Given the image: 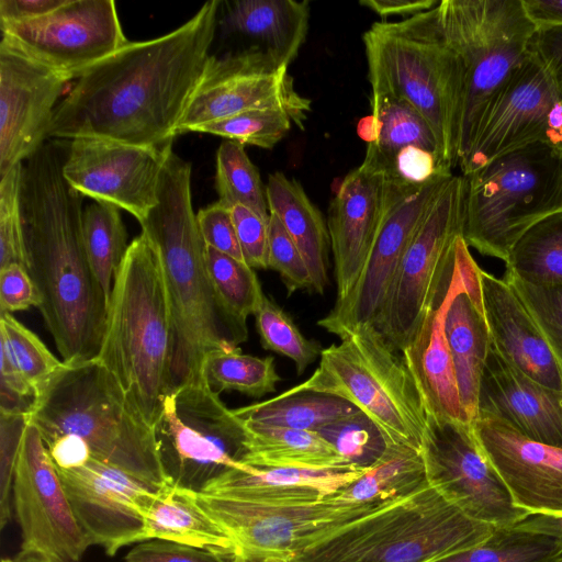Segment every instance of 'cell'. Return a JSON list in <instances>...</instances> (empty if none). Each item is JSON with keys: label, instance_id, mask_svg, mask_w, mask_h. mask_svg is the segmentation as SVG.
I'll use <instances>...</instances> for the list:
<instances>
[{"label": "cell", "instance_id": "16", "mask_svg": "<svg viewBox=\"0 0 562 562\" xmlns=\"http://www.w3.org/2000/svg\"><path fill=\"white\" fill-rule=\"evenodd\" d=\"M440 175L422 186L386 178V202L361 273L350 293L335 301L317 324L342 338L363 325L376 324L403 256L435 196L452 176Z\"/></svg>", "mask_w": 562, "mask_h": 562}, {"label": "cell", "instance_id": "52", "mask_svg": "<svg viewBox=\"0 0 562 562\" xmlns=\"http://www.w3.org/2000/svg\"><path fill=\"white\" fill-rule=\"evenodd\" d=\"M196 222L206 246L245 261L233 221L232 209L217 201L201 209L196 214Z\"/></svg>", "mask_w": 562, "mask_h": 562}, {"label": "cell", "instance_id": "31", "mask_svg": "<svg viewBox=\"0 0 562 562\" xmlns=\"http://www.w3.org/2000/svg\"><path fill=\"white\" fill-rule=\"evenodd\" d=\"M266 196L269 213L280 220L307 266L312 292L323 294L328 284L330 239L322 213L300 182L280 171L269 176Z\"/></svg>", "mask_w": 562, "mask_h": 562}, {"label": "cell", "instance_id": "21", "mask_svg": "<svg viewBox=\"0 0 562 562\" xmlns=\"http://www.w3.org/2000/svg\"><path fill=\"white\" fill-rule=\"evenodd\" d=\"M56 470L91 546L112 557L125 546L142 542L144 516L157 491L92 458L80 468Z\"/></svg>", "mask_w": 562, "mask_h": 562}, {"label": "cell", "instance_id": "29", "mask_svg": "<svg viewBox=\"0 0 562 562\" xmlns=\"http://www.w3.org/2000/svg\"><path fill=\"white\" fill-rule=\"evenodd\" d=\"M368 469L358 464L330 470L251 467L225 471L198 492L260 504L312 503L351 484Z\"/></svg>", "mask_w": 562, "mask_h": 562}, {"label": "cell", "instance_id": "58", "mask_svg": "<svg viewBox=\"0 0 562 562\" xmlns=\"http://www.w3.org/2000/svg\"><path fill=\"white\" fill-rule=\"evenodd\" d=\"M437 0H360L359 4L381 16L417 14L435 8Z\"/></svg>", "mask_w": 562, "mask_h": 562}, {"label": "cell", "instance_id": "27", "mask_svg": "<svg viewBox=\"0 0 562 562\" xmlns=\"http://www.w3.org/2000/svg\"><path fill=\"white\" fill-rule=\"evenodd\" d=\"M480 277L492 347L530 379L562 392V369L518 295L503 278L482 269Z\"/></svg>", "mask_w": 562, "mask_h": 562}, {"label": "cell", "instance_id": "38", "mask_svg": "<svg viewBox=\"0 0 562 562\" xmlns=\"http://www.w3.org/2000/svg\"><path fill=\"white\" fill-rule=\"evenodd\" d=\"M82 234L91 269L110 299L130 246L119 207L99 201L88 205L82 213Z\"/></svg>", "mask_w": 562, "mask_h": 562}, {"label": "cell", "instance_id": "59", "mask_svg": "<svg viewBox=\"0 0 562 562\" xmlns=\"http://www.w3.org/2000/svg\"><path fill=\"white\" fill-rule=\"evenodd\" d=\"M513 527L547 535L562 543V514H531Z\"/></svg>", "mask_w": 562, "mask_h": 562}, {"label": "cell", "instance_id": "14", "mask_svg": "<svg viewBox=\"0 0 562 562\" xmlns=\"http://www.w3.org/2000/svg\"><path fill=\"white\" fill-rule=\"evenodd\" d=\"M532 144L562 154V92L533 48L487 104L458 166L468 176L501 155Z\"/></svg>", "mask_w": 562, "mask_h": 562}, {"label": "cell", "instance_id": "5", "mask_svg": "<svg viewBox=\"0 0 562 562\" xmlns=\"http://www.w3.org/2000/svg\"><path fill=\"white\" fill-rule=\"evenodd\" d=\"M172 324L160 257L142 233L128 246L108 305L99 360L155 426L169 393Z\"/></svg>", "mask_w": 562, "mask_h": 562}, {"label": "cell", "instance_id": "53", "mask_svg": "<svg viewBox=\"0 0 562 562\" xmlns=\"http://www.w3.org/2000/svg\"><path fill=\"white\" fill-rule=\"evenodd\" d=\"M234 560L205 549L160 539L140 542L125 557V562H233Z\"/></svg>", "mask_w": 562, "mask_h": 562}, {"label": "cell", "instance_id": "60", "mask_svg": "<svg viewBox=\"0 0 562 562\" xmlns=\"http://www.w3.org/2000/svg\"><path fill=\"white\" fill-rule=\"evenodd\" d=\"M524 4L538 26L562 24V0H524Z\"/></svg>", "mask_w": 562, "mask_h": 562}, {"label": "cell", "instance_id": "63", "mask_svg": "<svg viewBox=\"0 0 562 562\" xmlns=\"http://www.w3.org/2000/svg\"><path fill=\"white\" fill-rule=\"evenodd\" d=\"M1 562H15V561H14V560H11V559H7V558H4V559H2V561H1Z\"/></svg>", "mask_w": 562, "mask_h": 562}, {"label": "cell", "instance_id": "55", "mask_svg": "<svg viewBox=\"0 0 562 562\" xmlns=\"http://www.w3.org/2000/svg\"><path fill=\"white\" fill-rule=\"evenodd\" d=\"M448 172L452 170L442 168L435 154L418 147H407L396 155L386 178L406 184L422 186Z\"/></svg>", "mask_w": 562, "mask_h": 562}, {"label": "cell", "instance_id": "18", "mask_svg": "<svg viewBox=\"0 0 562 562\" xmlns=\"http://www.w3.org/2000/svg\"><path fill=\"white\" fill-rule=\"evenodd\" d=\"M289 67L252 49L224 57L210 56L182 119L178 134L252 110H282L304 128L311 100L294 87Z\"/></svg>", "mask_w": 562, "mask_h": 562}, {"label": "cell", "instance_id": "42", "mask_svg": "<svg viewBox=\"0 0 562 562\" xmlns=\"http://www.w3.org/2000/svg\"><path fill=\"white\" fill-rule=\"evenodd\" d=\"M205 257L213 283L228 308L245 321L255 315L265 294L254 269L209 246Z\"/></svg>", "mask_w": 562, "mask_h": 562}, {"label": "cell", "instance_id": "64", "mask_svg": "<svg viewBox=\"0 0 562 562\" xmlns=\"http://www.w3.org/2000/svg\"><path fill=\"white\" fill-rule=\"evenodd\" d=\"M557 562H562V555L559 558V560Z\"/></svg>", "mask_w": 562, "mask_h": 562}, {"label": "cell", "instance_id": "40", "mask_svg": "<svg viewBox=\"0 0 562 562\" xmlns=\"http://www.w3.org/2000/svg\"><path fill=\"white\" fill-rule=\"evenodd\" d=\"M561 555L562 543L558 539L505 527L479 544L435 562H557Z\"/></svg>", "mask_w": 562, "mask_h": 562}, {"label": "cell", "instance_id": "20", "mask_svg": "<svg viewBox=\"0 0 562 562\" xmlns=\"http://www.w3.org/2000/svg\"><path fill=\"white\" fill-rule=\"evenodd\" d=\"M172 143L143 147L100 137L71 139L63 167L83 196L123 209L140 222L158 201L159 178Z\"/></svg>", "mask_w": 562, "mask_h": 562}, {"label": "cell", "instance_id": "2", "mask_svg": "<svg viewBox=\"0 0 562 562\" xmlns=\"http://www.w3.org/2000/svg\"><path fill=\"white\" fill-rule=\"evenodd\" d=\"M69 144L45 142L23 165L21 204L26 270L38 310L66 364L98 357L109 297L95 278L82 234L83 195L65 179Z\"/></svg>", "mask_w": 562, "mask_h": 562}, {"label": "cell", "instance_id": "44", "mask_svg": "<svg viewBox=\"0 0 562 562\" xmlns=\"http://www.w3.org/2000/svg\"><path fill=\"white\" fill-rule=\"evenodd\" d=\"M0 340L8 346L15 366L37 396L64 366L33 331L10 313L0 314Z\"/></svg>", "mask_w": 562, "mask_h": 562}, {"label": "cell", "instance_id": "30", "mask_svg": "<svg viewBox=\"0 0 562 562\" xmlns=\"http://www.w3.org/2000/svg\"><path fill=\"white\" fill-rule=\"evenodd\" d=\"M308 21L306 0H238L229 3L222 25L257 41L260 53L289 67L305 42Z\"/></svg>", "mask_w": 562, "mask_h": 562}, {"label": "cell", "instance_id": "36", "mask_svg": "<svg viewBox=\"0 0 562 562\" xmlns=\"http://www.w3.org/2000/svg\"><path fill=\"white\" fill-rule=\"evenodd\" d=\"M247 423L316 431L360 412L340 397L296 386L277 397L233 409Z\"/></svg>", "mask_w": 562, "mask_h": 562}, {"label": "cell", "instance_id": "15", "mask_svg": "<svg viewBox=\"0 0 562 562\" xmlns=\"http://www.w3.org/2000/svg\"><path fill=\"white\" fill-rule=\"evenodd\" d=\"M21 530L15 562H80L91 546L81 529L38 428L29 422L12 484Z\"/></svg>", "mask_w": 562, "mask_h": 562}, {"label": "cell", "instance_id": "56", "mask_svg": "<svg viewBox=\"0 0 562 562\" xmlns=\"http://www.w3.org/2000/svg\"><path fill=\"white\" fill-rule=\"evenodd\" d=\"M532 48L549 67L562 92V24L538 26Z\"/></svg>", "mask_w": 562, "mask_h": 562}, {"label": "cell", "instance_id": "11", "mask_svg": "<svg viewBox=\"0 0 562 562\" xmlns=\"http://www.w3.org/2000/svg\"><path fill=\"white\" fill-rule=\"evenodd\" d=\"M465 179L452 175L435 196L398 266L375 324L402 352L447 289L454 245L463 237Z\"/></svg>", "mask_w": 562, "mask_h": 562}, {"label": "cell", "instance_id": "8", "mask_svg": "<svg viewBox=\"0 0 562 562\" xmlns=\"http://www.w3.org/2000/svg\"><path fill=\"white\" fill-rule=\"evenodd\" d=\"M353 404L380 429L387 447L422 449L427 413L403 356L374 325L324 348L314 373L297 385Z\"/></svg>", "mask_w": 562, "mask_h": 562}, {"label": "cell", "instance_id": "50", "mask_svg": "<svg viewBox=\"0 0 562 562\" xmlns=\"http://www.w3.org/2000/svg\"><path fill=\"white\" fill-rule=\"evenodd\" d=\"M27 424V414L0 413V527L2 529L12 516L10 495L15 463Z\"/></svg>", "mask_w": 562, "mask_h": 562}, {"label": "cell", "instance_id": "10", "mask_svg": "<svg viewBox=\"0 0 562 562\" xmlns=\"http://www.w3.org/2000/svg\"><path fill=\"white\" fill-rule=\"evenodd\" d=\"M438 10L462 71L459 162L490 101L531 54L538 25L524 0H442Z\"/></svg>", "mask_w": 562, "mask_h": 562}, {"label": "cell", "instance_id": "61", "mask_svg": "<svg viewBox=\"0 0 562 562\" xmlns=\"http://www.w3.org/2000/svg\"><path fill=\"white\" fill-rule=\"evenodd\" d=\"M359 136L368 144L376 139V124L374 117L370 114L360 120L357 127Z\"/></svg>", "mask_w": 562, "mask_h": 562}, {"label": "cell", "instance_id": "19", "mask_svg": "<svg viewBox=\"0 0 562 562\" xmlns=\"http://www.w3.org/2000/svg\"><path fill=\"white\" fill-rule=\"evenodd\" d=\"M0 26L1 41L68 80L128 43L113 0H66L43 16Z\"/></svg>", "mask_w": 562, "mask_h": 562}, {"label": "cell", "instance_id": "51", "mask_svg": "<svg viewBox=\"0 0 562 562\" xmlns=\"http://www.w3.org/2000/svg\"><path fill=\"white\" fill-rule=\"evenodd\" d=\"M232 216L245 262L252 269H268L269 218L244 205L233 206Z\"/></svg>", "mask_w": 562, "mask_h": 562}, {"label": "cell", "instance_id": "46", "mask_svg": "<svg viewBox=\"0 0 562 562\" xmlns=\"http://www.w3.org/2000/svg\"><path fill=\"white\" fill-rule=\"evenodd\" d=\"M351 463L370 467L386 449L376 425L361 411L316 430Z\"/></svg>", "mask_w": 562, "mask_h": 562}, {"label": "cell", "instance_id": "3", "mask_svg": "<svg viewBox=\"0 0 562 562\" xmlns=\"http://www.w3.org/2000/svg\"><path fill=\"white\" fill-rule=\"evenodd\" d=\"M191 172V164L171 147L159 178L158 201L139 222L160 257L168 292L169 393L200 379L210 353L236 349L248 338L246 321L228 308L209 272L206 245L192 206Z\"/></svg>", "mask_w": 562, "mask_h": 562}, {"label": "cell", "instance_id": "24", "mask_svg": "<svg viewBox=\"0 0 562 562\" xmlns=\"http://www.w3.org/2000/svg\"><path fill=\"white\" fill-rule=\"evenodd\" d=\"M386 202V178L361 164L341 181L328 207L327 228L334 258L336 301L356 284Z\"/></svg>", "mask_w": 562, "mask_h": 562}, {"label": "cell", "instance_id": "9", "mask_svg": "<svg viewBox=\"0 0 562 562\" xmlns=\"http://www.w3.org/2000/svg\"><path fill=\"white\" fill-rule=\"evenodd\" d=\"M465 179L463 239L506 262L521 235L562 210V154L543 144L501 155Z\"/></svg>", "mask_w": 562, "mask_h": 562}, {"label": "cell", "instance_id": "22", "mask_svg": "<svg viewBox=\"0 0 562 562\" xmlns=\"http://www.w3.org/2000/svg\"><path fill=\"white\" fill-rule=\"evenodd\" d=\"M68 81L1 41L0 177L45 143Z\"/></svg>", "mask_w": 562, "mask_h": 562}, {"label": "cell", "instance_id": "28", "mask_svg": "<svg viewBox=\"0 0 562 562\" xmlns=\"http://www.w3.org/2000/svg\"><path fill=\"white\" fill-rule=\"evenodd\" d=\"M480 272L481 268L468 250L461 281L445 317V334L459 396L465 417L471 424L477 417L480 381L491 348Z\"/></svg>", "mask_w": 562, "mask_h": 562}, {"label": "cell", "instance_id": "54", "mask_svg": "<svg viewBox=\"0 0 562 562\" xmlns=\"http://www.w3.org/2000/svg\"><path fill=\"white\" fill-rule=\"evenodd\" d=\"M40 303L37 289L24 266L0 268V314L38 307Z\"/></svg>", "mask_w": 562, "mask_h": 562}, {"label": "cell", "instance_id": "23", "mask_svg": "<svg viewBox=\"0 0 562 562\" xmlns=\"http://www.w3.org/2000/svg\"><path fill=\"white\" fill-rule=\"evenodd\" d=\"M472 426L516 507L562 514V448L528 439L494 417L477 416Z\"/></svg>", "mask_w": 562, "mask_h": 562}, {"label": "cell", "instance_id": "34", "mask_svg": "<svg viewBox=\"0 0 562 562\" xmlns=\"http://www.w3.org/2000/svg\"><path fill=\"white\" fill-rule=\"evenodd\" d=\"M370 104L376 139L368 144L363 165L386 177L401 150L418 147L435 154L440 166L447 169L432 127L409 102L393 94L371 93Z\"/></svg>", "mask_w": 562, "mask_h": 562}, {"label": "cell", "instance_id": "47", "mask_svg": "<svg viewBox=\"0 0 562 562\" xmlns=\"http://www.w3.org/2000/svg\"><path fill=\"white\" fill-rule=\"evenodd\" d=\"M503 279L525 305L562 369V285L532 284L508 272Z\"/></svg>", "mask_w": 562, "mask_h": 562}, {"label": "cell", "instance_id": "4", "mask_svg": "<svg viewBox=\"0 0 562 562\" xmlns=\"http://www.w3.org/2000/svg\"><path fill=\"white\" fill-rule=\"evenodd\" d=\"M29 422L38 428L44 443L72 436L87 445L92 459L125 471L155 491L173 484L154 427L97 359L64 363L38 394Z\"/></svg>", "mask_w": 562, "mask_h": 562}, {"label": "cell", "instance_id": "1", "mask_svg": "<svg viewBox=\"0 0 562 562\" xmlns=\"http://www.w3.org/2000/svg\"><path fill=\"white\" fill-rule=\"evenodd\" d=\"M220 5L207 1L172 32L128 42L87 69L57 105L48 137L143 147L172 143L211 56Z\"/></svg>", "mask_w": 562, "mask_h": 562}, {"label": "cell", "instance_id": "49", "mask_svg": "<svg viewBox=\"0 0 562 562\" xmlns=\"http://www.w3.org/2000/svg\"><path fill=\"white\" fill-rule=\"evenodd\" d=\"M268 269L277 271L288 293L299 290L312 292L307 266L280 220L270 213Z\"/></svg>", "mask_w": 562, "mask_h": 562}, {"label": "cell", "instance_id": "17", "mask_svg": "<svg viewBox=\"0 0 562 562\" xmlns=\"http://www.w3.org/2000/svg\"><path fill=\"white\" fill-rule=\"evenodd\" d=\"M420 453L429 485L470 518L505 528L529 516L514 505L472 424L427 415Z\"/></svg>", "mask_w": 562, "mask_h": 562}, {"label": "cell", "instance_id": "39", "mask_svg": "<svg viewBox=\"0 0 562 562\" xmlns=\"http://www.w3.org/2000/svg\"><path fill=\"white\" fill-rule=\"evenodd\" d=\"M201 373L210 389L217 394L237 391L256 398L273 393L281 381L273 357L246 355L239 347L210 353L203 361Z\"/></svg>", "mask_w": 562, "mask_h": 562}, {"label": "cell", "instance_id": "7", "mask_svg": "<svg viewBox=\"0 0 562 562\" xmlns=\"http://www.w3.org/2000/svg\"><path fill=\"white\" fill-rule=\"evenodd\" d=\"M497 528L423 490L346 525L288 562H435L486 540Z\"/></svg>", "mask_w": 562, "mask_h": 562}, {"label": "cell", "instance_id": "43", "mask_svg": "<svg viewBox=\"0 0 562 562\" xmlns=\"http://www.w3.org/2000/svg\"><path fill=\"white\" fill-rule=\"evenodd\" d=\"M255 317L262 347L291 359L299 375L321 357L319 344L306 338L293 319L268 296H263Z\"/></svg>", "mask_w": 562, "mask_h": 562}, {"label": "cell", "instance_id": "45", "mask_svg": "<svg viewBox=\"0 0 562 562\" xmlns=\"http://www.w3.org/2000/svg\"><path fill=\"white\" fill-rule=\"evenodd\" d=\"M293 121L282 110H252L194 127L191 132L222 136L241 145L271 149L290 131Z\"/></svg>", "mask_w": 562, "mask_h": 562}, {"label": "cell", "instance_id": "32", "mask_svg": "<svg viewBox=\"0 0 562 562\" xmlns=\"http://www.w3.org/2000/svg\"><path fill=\"white\" fill-rule=\"evenodd\" d=\"M153 539L205 549L231 560L236 558L232 539L198 505L194 490L176 483L158 490L145 513L142 542Z\"/></svg>", "mask_w": 562, "mask_h": 562}, {"label": "cell", "instance_id": "37", "mask_svg": "<svg viewBox=\"0 0 562 562\" xmlns=\"http://www.w3.org/2000/svg\"><path fill=\"white\" fill-rule=\"evenodd\" d=\"M505 272L539 285H562V210L528 228L510 249Z\"/></svg>", "mask_w": 562, "mask_h": 562}, {"label": "cell", "instance_id": "57", "mask_svg": "<svg viewBox=\"0 0 562 562\" xmlns=\"http://www.w3.org/2000/svg\"><path fill=\"white\" fill-rule=\"evenodd\" d=\"M66 0H0V24L20 23L43 16Z\"/></svg>", "mask_w": 562, "mask_h": 562}, {"label": "cell", "instance_id": "6", "mask_svg": "<svg viewBox=\"0 0 562 562\" xmlns=\"http://www.w3.org/2000/svg\"><path fill=\"white\" fill-rule=\"evenodd\" d=\"M438 4L401 21L375 22L362 38L371 93L409 102L429 122L442 165L452 170L458 165L463 82Z\"/></svg>", "mask_w": 562, "mask_h": 562}, {"label": "cell", "instance_id": "25", "mask_svg": "<svg viewBox=\"0 0 562 562\" xmlns=\"http://www.w3.org/2000/svg\"><path fill=\"white\" fill-rule=\"evenodd\" d=\"M477 416L501 419L528 439L562 448V392L514 368L492 345L480 381Z\"/></svg>", "mask_w": 562, "mask_h": 562}, {"label": "cell", "instance_id": "26", "mask_svg": "<svg viewBox=\"0 0 562 562\" xmlns=\"http://www.w3.org/2000/svg\"><path fill=\"white\" fill-rule=\"evenodd\" d=\"M468 250L463 237H459L454 245L452 273L447 289L426 315L413 340L401 352L417 384L427 415L464 423L469 422L459 396L445 334V317L461 281Z\"/></svg>", "mask_w": 562, "mask_h": 562}, {"label": "cell", "instance_id": "35", "mask_svg": "<svg viewBox=\"0 0 562 562\" xmlns=\"http://www.w3.org/2000/svg\"><path fill=\"white\" fill-rule=\"evenodd\" d=\"M428 485L419 451L386 447L362 476L329 495V498L344 506L382 505L405 498Z\"/></svg>", "mask_w": 562, "mask_h": 562}, {"label": "cell", "instance_id": "12", "mask_svg": "<svg viewBox=\"0 0 562 562\" xmlns=\"http://www.w3.org/2000/svg\"><path fill=\"white\" fill-rule=\"evenodd\" d=\"M159 454L173 483L199 491L228 470L247 471L244 422L228 409L203 376L164 401L154 426Z\"/></svg>", "mask_w": 562, "mask_h": 562}, {"label": "cell", "instance_id": "48", "mask_svg": "<svg viewBox=\"0 0 562 562\" xmlns=\"http://www.w3.org/2000/svg\"><path fill=\"white\" fill-rule=\"evenodd\" d=\"M23 164L0 177V268L19 263L26 268L21 186Z\"/></svg>", "mask_w": 562, "mask_h": 562}, {"label": "cell", "instance_id": "33", "mask_svg": "<svg viewBox=\"0 0 562 562\" xmlns=\"http://www.w3.org/2000/svg\"><path fill=\"white\" fill-rule=\"evenodd\" d=\"M244 424L246 439L241 463L245 465L306 470H330L355 465L316 431L247 422Z\"/></svg>", "mask_w": 562, "mask_h": 562}, {"label": "cell", "instance_id": "13", "mask_svg": "<svg viewBox=\"0 0 562 562\" xmlns=\"http://www.w3.org/2000/svg\"><path fill=\"white\" fill-rule=\"evenodd\" d=\"M194 498L229 536L235 559L244 562H288L294 553L391 504L344 506L328 495L312 503L272 505L198 491Z\"/></svg>", "mask_w": 562, "mask_h": 562}, {"label": "cell", "instance_id": "62", "mask_svg": "<svg viewBox=\"0 0 562 562\" xmlns=\"http://www.w3.org/2000/svg\"><path fill=\"white\" fill-rule=\"evenodd\" d=\"M233 562H244V561H240L238 559H235ZM269 562H286V561H269Z\"/></svg>", "mask_w": 562, "mask_h": 562}, {"label": "cell", "instance_id": "41", "mask_svg": "<svg viewBox=\"0 0 562 562\" xmlns=\"http://www.w3.org/2000/svg\"><path fill=\"white\" fill-rule=\"evenodd\" d=\"M215 187L218 201L227 207L244 205L269 218L266 187L244 145L229 139L222 142L216 151Z\"/></svg>", "mask_w": 562, "mask_h": 562}]
</instances>
